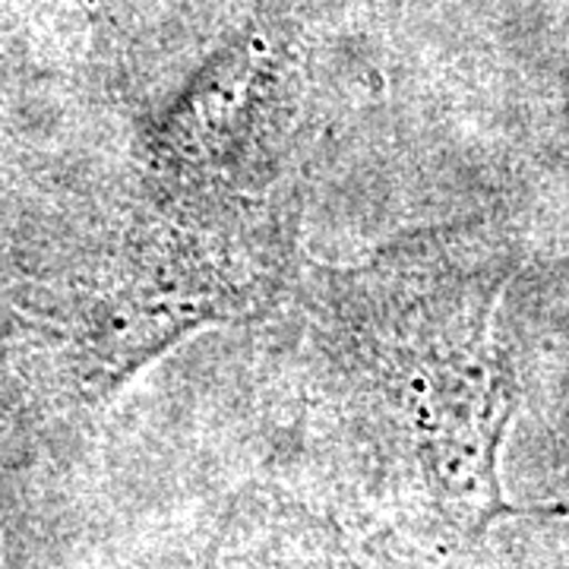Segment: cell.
Here are the masks:
<instances>
[{
  "label": "cell",
  "instance_id": "3957f363",
  "mask_svg": "<svg viewBox=\"0 0 569 569\" xmlns=\"http://www.w3.org/2000/svg\"><path fill=\"white\" fill-rule=\"evenodd\" d=\"M263 48L247 44L209 67L149 140V168L178 200H197L234 174L263 108Z\"/></svg>",
  "mask_w": 569,
  "mask_h": 569
},
{
  "label": "cell",
  "instance_id": "6da1fadb",
  "mask_svg": "<svg viewBox=\"0 0 569 569\" xmlns=\"http://www.w3.org/2000/svg\"><path fill=\"white\" fill-rule=\"evenodd\" d=\"M509 269L471 260L462 241H433L389 269L367 272L358 351L377 367L440 462L490 485V459L512 415L516 377L497 342Z\"/></svg>",
  "mask_w": 569,
  "mask_h": 569
},
{
  "label": "cell",
  "instance_id": "7a4b0ae2",
  "mask_svg": "<svg viewBox=\"0 0 569 569\" xmlns=\"http://www.w3.org/2000/svg\"><path fill=\"white\" fill-rule=\"evenodd\" d=\"M244 284L181 224H156L108 266L82 301V336L102 383L127 377L183 332L238 317Z\"/></svg>",
  "mask_w": 569,
  "mask_h": 569
}]
</instances>
